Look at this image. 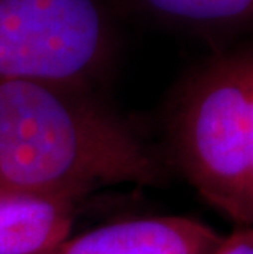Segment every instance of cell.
Segmentation results:
<instances>
[{
	"mask_svg": "<svg viewBox=\"0 0 253 254\" xmlns=\"http://www.w3.org/2000/svg\"><path fill=\"white\" fill-rule=\"evenodd\" d=\"M73 203L0 190V254H46L66 241Z\"/></svg>",
	"mask_w": 253,
	"mask_h": 254,
	"instance_id": "obj_5",
	"label": "cell"
},
{
	"mask_svg": "<svg viewBox=\"0 0 253 254\" xmlns=\"http://www.w3.org/2000/svg\"><path fill=\"white\" fill-rule=\"evenodd\" d=\"M249 208H250L252 226H253V161H252V172H250V184H249Z\"/></svg>",
	"mask_w": 253,
	"mask_h": 254,
	"instance_id": "obj_8",
	"label": "cell"
},
{
	"mask_svg": "<svg viewBox=\"0 0 253 254\" xmlns=\"http://www.w3.org/2000/svg\"><path fill=\"white\" fill-rule=\"evenodd\" d=\"M212 254H253V226H240L222 238Z\"/></svg>",
	"mask_w": 253,
	"mask_h": 254,
	"instance_id": "obj_7",
	"label": "cell"
},
{
	"mask_svg": "<svg viewBox=\"0 0 253 254\" xmlns=\"http://www.w3.org/2000/svg\"><path fill=\"white\" fill-rule=\"evenodd\" d=\"M217 231L186 217H147L99 226L46 254H212Z\"/></svg>",
	"mask_w": 253,
	"mask_h": 254,
	"instance_id": "obj_4",
	"label": "cell"
},
{
	"mask_svg": "<svg viewBox=\"0 0 253 254\" xmlns=\"http://www.w3.org/2000/svg\"><path fill=\"white\" fill-rule=\"evenodd\" d=\"M181 172L206 202L240 226H252L253 56L225 58L196 74L171 118Z\"/></svg>",
	"mask_w": 253,
	"mask_h": 254,
	"instance_id": "obj_2",
	"label": "cell"
},
{
	"mask_svg": "<svg viewBox=\"0 0 253 254\" xmlns=\"http://www.w3.org/2000/svg\"><path fill=\"white\" fill-rule=\"evenodd\" d=\"M112 55L114 31L100 0H0V84L90 89Z\"/></svg>",
	"mask_w": 253,
	"mask_h": 254,
	"instance_id": "obj_3",
	"label": "cell"
},
{
	"mask_svg": "<svg viewBox=\"0 0 253 254\" xmlns=\"http://www.w3.org/2000/svg\"><path fill=\"white\" fill-rule=\"evenodd\" d=\"M165 171L90 89L0 84V190L74 202L110 186H160Z\"/></svg>",
	"mask_w": 253,
	"mask_h": 254,
	"instance_id": "obj_1",
	"label": "cell"
},
{
	"mask_svg": "<svg viewBox=\"0 0 253 254\" xmlns=\"http://www.w3.org/2000/svg\"><path fill=\"white\" fill-rule=\"evenodd\" d=\"M161 18L194 26L253 20V0H138Z\"/></svg>",
	"mask_w": 253,
	"mask_h": 254,
	"instance_id": "obj_6",
	"label": "cell"
}]
</instances>
